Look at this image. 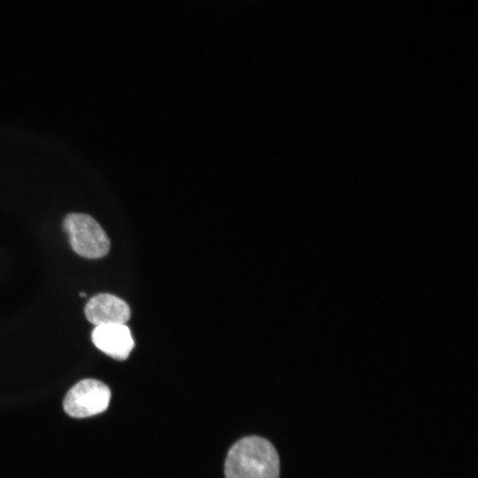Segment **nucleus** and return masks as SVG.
<instances>
[{
  "instance_id": "f257e3e1",
  "label": "nucleus",
  "mask_w": 478,
  "mask_h": 478,
  "mask_svg": "<svg viewBox=\"0 0 478 478\" xmlns=\"http://www.w3.org/2000/svg\"><path fill=\"white\" fill-rule=\"evenodd\" d=\"M276 450L265 438L247 436L229 450L225 462L226 478H279Z\"/></svg>"
},
{
  "instance_id": "f03ea898",
  "label": "nucleus",
  "mask_w": 478,
  "mask_h": 478,
  "mask_svg": "<svg viewBox=\"0 0 478 478\" xmlns=\"http://www.w3.org/2000/svg\"><path fill=\"white\" fill-rule=\"evenodd\" d=\"M63 227L69 237L73 250L86 258H99L110 249V241L98 222L83 213L67 214Z\"/></svg>"
},
{
  "instance_id": "7ed1b4c3",
  "label": "nucleus",
  "mask_w": 478,
  "mask_h": 478,
  "mask_svg": "<svg viewBox=\"0 0 478 478\" xmlns=\"http://www.w3.org/2000/svg\"><path fill=\"white\" fill-rule=\"evenodd\" d=\"M110 399L111 391L106 384L96 379H84L68 390L63 406L68 415L86 418L105 411Z\"/></svg>"
},
{
  "instance_id": "20e7f679",
  "label": "nucleus",
  "mask_w": 478,
  "mask_h": 478,
  "mask_svg": "<svg viewBox=\"0 0 478 478\" xmlns=\"http://www.w3.org/2000/svg\"><path fill=\"white\" fill-rule=\"evenodd\" d=\"M91 339L97 349L118 360L126 359L135 346L132 334L125 324L96 326Z\"/></svg>"
},
{
  "instance_id": "39448f33",
  "label": "nucleus",
  "mask_w": 478,
  "mask_h": 478,
  "mask_svg": "<svg viewBox=\"0 0 478 478\" xmlns=\"http://www.w3.org/2000/svg\"><path fill=\"white\" fill-rule=\"evenodd\" d=\"M84 312L87 320L95 326L125 324L131 315L124 300L108 293L92 297L86 304Z\"/></svg>"
},
{
  "instance_id": "423d86ee",
  "label": "nucleus",
  "mask_w": 478,
  "mask_h": 478,
  "mask_svg": "<svg viewBox=\"0 0 478 478\" xmlns=\"http://www.w3.org/2000/svg\"><path fill=\"white\" fill-rule=\"evenodd\" d=\"M80 297H86V293H84V292H81V293H80Z\"/></svg>"
}]
</instances>
